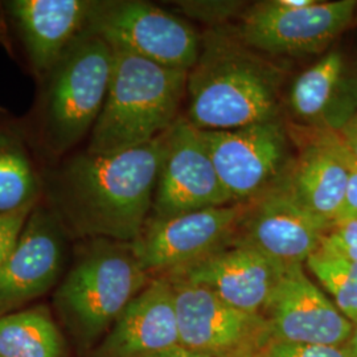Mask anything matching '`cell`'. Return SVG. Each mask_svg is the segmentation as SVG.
<instances>
[{"label": "cell", "mask_w": 357, "mask_h": 357, "mask_svg": "<svg viewBox=\"0 0 357 357\" xmlns=\"http://www.w3.org/2000/svg\"><path fill=\"white\" fill-rule=\"evenodd\" d=\"M290 113L299 126L337 132L357 112V76L340 52H330L294 79Z\"/></svg>", "instance_id": "ac0fdd59"}, {"label": "cell", "mask_w": 357, "mask_h": 357, "mask_svg": "<svg viewBox=\"0 0 357 357\" xmlns=\"http://www.w3.org/2000/svg\"><path fill=\"white\" fill-rule=\"evenodd\" d=\"M114 50L86 29L52 69L44 128L52 150L64 153L93 130L110 88Z\"/></svg>", "instance_id": "5b68a950"}, {"label": "cell", "mask_w": 357, "mask_h": 357, "mask_svg": "<svg viewBox=\"0 0 357 357\" xmlns=\"http://www.w3.org/2000/svg\"><path fill=\"white\" fill-rule=\"evenodd\" d=\"M307 268L332 296L347 319L357 321V262L321 248L310 255Z\"/></svg>", "instance_id": "7402d4cb"}, {"label": "cell", "mask_w": 357, "mask_h": 357, "mask_svg": "<svg viewBox=\"0 0 357 357\" xmlns=\"http://www.w3.org/2000/svg\"><path fill=\"white\" fill-rule=\"evenodd\" d=\"M38 181L22 142L0 132V213L36 205Z\"/></svg>", "instance_id": "44dd1931"}, {"label": "cell", "mask_w": 357, "mask_h": 357, "mask_svg": "<svg viewBox=\"0 0 357 357\" xmlns=\"http://www.w3.org/2000/svg\"><path fill=\"white\" fill-rule=\"evenodd\" d=\"M142 357H211L203 355V354H199V352H193L190 351L181 345L178 347H174V348H169V349H165V351H160V352H155L151 355H146V356Z\"/></svg>", "instance_id": "f1b7e54d"}, {"label": "cell", "mask_w": 357, "mask_h": 357, "mask_svg": "<svg viewBox=\"0 0 357 357\" xmlns=\"http://www.w3.org/2000/svg\"><path fill=\"white\" fill-rule=\"evenodd\" d=\"M310 132L311 138L291 159L281 181L308 212L331 228L342 213L354 160L333 132Z\"/></svg>", "instance_id": "e0dca14e"}, {"label": "cell", "mask_w": 357, "mask_h": 357, "mask_svg": "<svg viewBox=\"0 0 357 357\" xmlns=\"http://www.w3.org/2000/svg\"><path fill=\"white\" fill-rule=\"evenodd\" d=\"M187 82L188 70L114 50L110 88L91 130L88 153L128 150L165 134L180 116Z\"/></svg>", "instance_id": "277c9868"}, {"label": "cell", "mask_w": 357, "mask_h": 357, "mask_svg": "<svg viewBox=\"0 0 357 357\" xmlns=\"http://www.w3.org/2000/svg\"><path fill=\"white\" fill-rule=\"evenodd\" d=\"M356 16H357V13H356Z\"/></svg>", "instance_id": "1f68e13d"}, {"label": "cell", "mask_w": 357, "mask_h": 357, "mask_svg": "<svg viewBox=\"0 0 357 357\" xmlns=\"http://www.w3.org/2000/svg\"><path fill=\"white\" fill-rule=\"evenodd\" d=\"M33 209L35 205L11 213H0V268L11 255Z\"/></svg>", "instance_id": "484cf974"}, {"label": "cell", "mask_w": 357, "mask_h": 357, "mask_svg": "<svg viewBox=\"0 0 357 357\" xmlns=\"http://www.w3.org/2000/svg\"><path fill=\"white\" fill-rule=\"evenodd\" d=\"M35 69L51 73L89 23L94 1L13 0L6 4Z\"/></svg>", "instance_id": "d6986e66"}, {"label": "cell", "mask_w": 357, "mask_h": 357, "mask_svg": "<svg viewBox=\"0 0 357 357\" xmlns=\"http://www.w3.org/2000/svg\"><path fill=\"white\" fill-rule=\"evenodd\" d=\"M282 72L240 38L212 31L188 72V121L203 131L278 119Z\"/></svg>", "instance_id": "7a4b0ae2"}, {"label": "cell", "mask_w": 357, "mask_h": 357, "mask_svg": "<svg viewBox=\"0 0 357 357\" xmlns=\"http://www.w3.org/2000/svg\"><path fill=\"white\" fill-rule=\"evenodd\" d=\"M65 233L54 212L33 209L0 268V317L38 299L61 278L66 259Z\"/></svg>", "instance_id": "4fadbf2b"}, {"label": "cell", "mask_w": 357, "mask_h": 357, "mask_svg": "<svg viewBox=\"0 0 357 357\" xmlns=\"http://www.w3.org/2000/svg\"><path fill=\"white\" fill-rule=\"evenodd\" d=\"M234 204L218 178L203 131L178 116L167 134V151L153 196V217H172Z\"/></svg>", "instance_id": "8fae6325"}, {"label": "cell", "mask_w": 357, "mask_h": 357, "mask_svg": "<svg viewBox=\"0 0 357 357\" xmlns=\"http://www.w3.org/2000/svg\"><path fill=\"white\" fill-rule=\"evenodd\" d=\"M184 13L204 23L217 24L225 22L231 15L238 13L243 3L240 1H181L178 3Z\"/></svg>", "instance_id": "d4e9b609"}, {"label": "cell", "mask_w": 357, "mask_h": 357, "mask_svg": "<svg viewBox=\"0 0 357 357\" xmlns=\"http://www.w3.org/2000/svg\"><path fill=\"white\" fill-rule=\"evenodd\" d=\"M253 356V355H245V356H241V357H252Z\"/></svg>", "instance_id": "4dcf8cb0"}, {"label": "cell", "mask_w": 357, "mask_h": 357, "mask_svg": "<svg viewBox=\"0 0 357 357\" xmlns=\"http://www.w3.org/2000/svg\"><path fill=\"white\" fill-rule=\"evenodd\" d=\"M167 280L174 291L181 347L206 356L241 357L253 355L270 339L261 314L230 306L204 286Z\"/></svg>", "instance_id": "30bf717a"}, {"label": "cell", "mask_w": 357, "mask_h": 357, "mask_svg": "<svg viewBox=\"0 0 357 357\" xmlns=\"http://www.w3.org/2000/svg\"><path fill=\"white\" fill-rule=\"evenodd\" d=\"M167 134L134 149L72 158L53 188L65 229L93 240H137L153 209Z\"/></svg>", "instance_id": "6da1fadb"}, {"label": "cell", "mask_w": 357, "mask_h": 357, "mask_svg": "<svg viewBox=\"0 0 357 357\" xmlns=\"http://www.w3.org/2000/svg\"><path fill=\"white\" fill-rule=\"evenodd\" d=\"M271 340L342 347L354 323L307 277L303 265L287 266L261 312Z\"/></svg>", "instance_id": "7c38bea8"}, {"label": "cell", "mask_w": 357, "mask_h": 357, "mask_svg": "<svg viewBox=\"0 0 357 357\" xmlns=\"http://www.w3.org/2000/svg\"><path fill=\"white\" fill-rule=\"evenodd\" d=\"M0 357H1V356H0Z\"/></svg>", "instance_id": "d6a6232c"}, {"label": "cell", "mask_w": 357, "mask_h": 357, "mask_svg": "<svg viewBox=\"0 0 357 357\" xmlns=\"http://www.w3.org/2000/svg\"><path fill=\"white\" fill-rule=\"evenodd\" d=\"M333 134L352 160L357 163V112L347 121L343 128Z\"/></svg>", "instance_id": "83f0119b"}, {"label": "cell", "mask_w": 357, "mask_h": 357, "mask_svg": "<svg viewBox=\"0 0 357 357\" xmlns=\"http://www.w3.org/2000/svg\"><path fill=\"white\" fill-rule=\"evenodd\" d=\"M246 211L248 204H229L149 218L131 250L150 277H166L227 246Z\"/></svg>", "instance_id": "52a82bcc"}, {"label": "cell", "mask_w": 357, "mask_h": 357, "mask_svg": "<svg viewBox=\"0 0 357 357\" xmlns=\"http://www.w3.org/2000/svg\"><path fill=\"white\" fill-rule=\"evenodd\" d=\"M286 268L253 246L236 240L165 278L204 286L230 306L261 314Z\"/></svg>", "instance_id": "9a60e30c"}, {"label": "cell", "mask_w": 357, "mask_h": 357, "mask_svg": "<svg viewBox=\"0 0 357 357\" xmlns=\"http://www.w3.org/2000/svg\"><path fill=\"white\" fill-rule=\"evenodd\" d=\"M237 240L253 246L283 266L303 265L319 249L330 225L308 212L280 180L248 211Z\"/></svg>", "instance_id": "5bb4252c"}, {"label": "cell", "mask_w": 357, "mask_h": 357, "mask_svg": "<svg viewBox=\"0 0 357 357\" xmlns=\"http://www.w3.org/2000/svg\"><path fill=\"white\" fill-rule=\"evenodd\" d=\"M320 246L357 262V220L336 221L323 236Z\"/></svg>", "instance_id": "cb8c5ba5"}, {"label": "cell", "mask_w": 357, "mask_h": 357, "mask_svg": "<svg viewBox=\"0 0 357 357\" xmlns=\"http://www.w3.org/2000/svg\"><path fill=\"white\" fill-rule=\"evenodd\" d=\"M357 1H318L289 7L281 0L261 1L243 16L238 38L253 51L306 56L323 51L352 23Z\"/></svg>", "instance_id": "9c48e42d"}, {"label": "cell", "mask_w": 357, "mask_h": 357, "mask_svg": "<svg viewBox=\"0 0 357 357\" xmlns=\"http://www.w3.org/2000/svg\"><path fill=\"white\" fill-rule=\"evenodd\" d=\"M252 357H352L345 345H305L283 343L268 339Z\"/></svg>", "instance_id": "603a6c76"}, {"label": "cell", "mask_w": 357, "mask_h": 357, "mask_svg": "<svg viewBox=\"0 0 357 357\" xmlns=\"http://www.w3.org/2000/svg\"><path fill=\"white\" fill-rule=\"evenodd\" d=\"M153 278L131 245L94 238L77 255L53 296V310L77 352L86 356Z\"/></svg>", "instance_id": "3957f363"}, {"label": "cell", "mask_w": 357, "mask_h": 357, "mask_svg": "<svg viewBox=\"0 0 357 357\" xmlns=\"http://www.w3.org/2000/svg\"><path fill=\"white\" fill-rule=\"evenodd\" d=\"M340 220H357V163L355 162L351 167L345 190L344 203L337 221Z\"/></svg>", "instance_id": "4316f807"}, {"label": "cell", "mask_w": 357, "mask_h": 357, "mask_svg": "<svg viewBox=\"0 0 357 357\" xmlns=\"http://www.w3.org/2000/svg\"><path fill=\"white\" fill-rule=\"evenodd\" d=\"M345 347L349 351L351 356L357 357V321L354 324V330L351 333V337H349V340H348Z\"/></svg>", "instance_id": "f546056e"}, {"label": "cell", "mask_w": 357, "mask_h": 357, "mask_svg": "<svg viewBox=\"0 0 357 357\" xmlns=\"http://www.w3.org/2000/svg\"><path fill=\"white\" fill-rule=\"evenodd\" d=\"M69 347L57 318L45 305L0 317V356L68 357Z\"/></svg>", "instance_id": "ffe728a7"}, {"label": "cell", "mask_w": 357, "mask_h": 357, "mask_svg": "<svg viewBox=\"0 0 357 357\" xmlns=\"http://www.w3.org/2000/svg\"><path fill=\"white\" fill-rule=\"evenodd\" d=\"M178 345L171 282L153 277L85 357H142Z\"/></svg>", "instance_id": "2e32d148"}, {"label": "cell", "mask_w": 357, "mask_h": 357, "mask_svg": "<svg viewBox=\"0 0 357 357\" xmlns=\"http://www.w3.org/2000/svg\"><path fill=\"white\" fill-rule=\"evenodd\" d=\"M203 138L234 204L252 203L273 188L291 162L289 132L280 119L203 131Z\"/></svg>", "instance_id": "ba28073f"}, {"label": "cell", "mask_w": 357, "mask_h": 357, "mask_svg": "<svg viewBox=\"0 0 357 357\" xmlns=\"http://www.w3.org/2000/svg\"><path fill=\"white\" fill-rule=\"evenodd\" d=\"M86 29L113 50L188 72L202 52V38L187 22L139 0L94 1Z\"/></svg>", "instance_id": "8992f818"}]
</instances>
